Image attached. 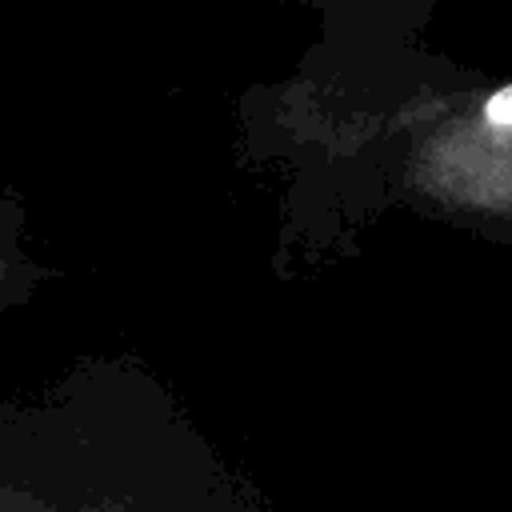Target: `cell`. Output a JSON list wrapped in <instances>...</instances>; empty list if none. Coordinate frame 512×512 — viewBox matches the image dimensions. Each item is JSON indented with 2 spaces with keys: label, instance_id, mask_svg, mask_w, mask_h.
I'll return each instance as SVG.
<instances>
[{
  "label": "cell",
  "instance_id": "6da1fadb",
  "mask_svg": "<svg viewBox=\"0 0 512 512\" xmlns=\"http://www.w3.org/2000/svg\"><path fill=\"white\" fill-rule=\"evenodd\" d=\"M0 512H260L192 412L132 360L0 404Z\"/></svg>",
  "mask_w": 512,
  "mask_h": 512
},
{
  "label": "cell",
  "instance_id": "7a4b0ae2",
  "mask_svg": "<svg viewBox=\"0 0 512 512\" xmlns=\"http://www.w3.org/2000/svg\"><path fill=\"white\" fill-rule=\"evenodd\" d=\"M28 284H32V272L24 264V252L16 248V224L0 216V312L20 296H28Z\"/></svg>",
  "mask_w": 512,
  "mask_h": 512
},
{
  "label": "cell",
  "instance_id": "3957f363",
  "mask_svg": "<svg viewBox=\"0 0 512 512\" xmlns=\"http://www.w3.org/2000/svg\"><path fill=\"white\" fill-rule=\"evenodd\" d=\"M312 4H320V0H312ZM324 4H344L348 12H364V16H380V20H388V24H400V32H416L420 28V20L428 16V8L436 4V0H324Z\"/></svg>",
  "mask_w": 512,
  "mask_h": 512
}]
</instances>
